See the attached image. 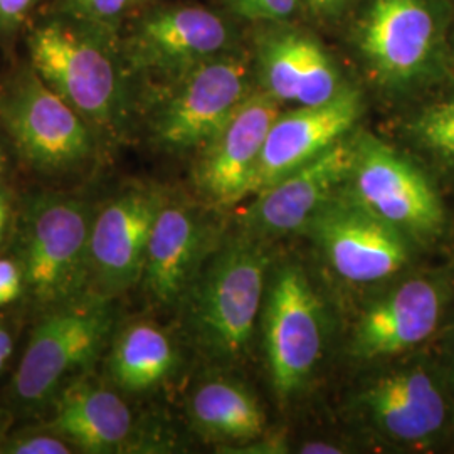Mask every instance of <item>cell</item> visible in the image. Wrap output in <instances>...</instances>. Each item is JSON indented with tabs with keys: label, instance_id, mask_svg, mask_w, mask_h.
Instances as JSON below:
<instances>
[{
	"label": "cell",
	"instance_id": "cell-1",
	"mask_svg": "<svg viewBox=\"0 0 454 454\" xmlns=\"http://www.w3.org/2000/svg\"><path fill=\"white\" fill-rule=\"evenodd\" d=\"M271 258L270 241L241 232L195 276L189 288L187 330L206 357L232 364L249 354Z\"/></svg>",
	"mask_w": 454,
	"mask_h": 454
},
{
	"label": "cell",
	"instance_id": "cell-2",
	"mask_svg": "<svg viewBox=\"0 0 454 454\" xmlns=\"http://www.w3.org/2000/svg\"><path fill=\"white\" fill-rule=\"evenodd\" d=\"M114 34L74 19L49 20L29 37L33 69L101 129H114L127 110V82L114 48Z\"/></svg>",
	"mask_w": 454,
	"mask_h": 454
},
{
	"label": "cell",
	"instance_id": "cell-3",
	"mask_svg": "<svg viewBox=\"0 0 454 454\" xmlns=\"http://www.w3.org/2000/svg\"><path fill=\"white\" fill-rule=\"evenodd\" d=\"M350 41L373 82L404 90L434 71L442 14L436 0H365Z\"/></svg>",
	"mask_w": 454,
	"mask_h": 454
},
{
	"label": "cell",
	"instance_id": "cell-4",
	"mask_svg": "<svg viewBox=\"0 0 454 454\" xmlns=\"http://www.w3.org/2000/svg\"><path fill=\"white\" fill-rule=\"evenodd\" d=\"M88 206L73 197L41 195L22 215V275L39 303L74 298L91 276Z\"/></svg>",
	"mask_w": 454,
	"mask_h": 454
},
{
	"label": "cell",
	"instance_id": "cell-5",
	"mask_svg": "<svg viewBox=\"0 0 454 454\" xmlns=\"http://www.w3.org/2000/svg\"><path fill=\"white\" fill-rule=\"evenodd\" d=\"M261 313L268 372L285 404L307 387L324 352V309L301 266L286 262L276 268Z\"/></svg>",
	"mask_w": 454,
	"mask_h": 454
},
{
	"label": "cell",
	"instance_id": "cell-6",
	"mask_svg": "<svg viewBox=\"0 0 454 454\" xmlns=\"http://www.w3.org/2000/svg\"><path fill=\"white\" fill-rule=\"evenodd\" d=\"M343 192L406 238L431 239L444 223L438 194L421 170L371 135L356 138Z\"/></svg>",
	"mask_w": 454,
	"mask_h": 454
},
{
	"label": "cell",
	"instance_id": "cell-7",
	"mask_svg": "<svg viewBox=\"0 0 454 454\" xmlns=\"http://www.w3.org/2000/svg\"><path fill=\"white\" fill-rule=\"evenodd\" d=\"M153 120V133L170 150L204 146L224 127L251 90L249 59L231 51L177 78Z\"/></svg>",
	"mask_w": 454,
	"mask_h": 454
},
{
	"label": "cell",
	"instance_id": "cell-8",
	"mask_svg": "<svg viewBox=\"0 0 454 454\" xmlns=\"http://www.w3.org/2000/svg\"><path fill=\"white\" fill-rule=\"evenodd\" d=\"M0 120L20 153L39 168L66 170L93 152L86 120L34 69L2 91Z\"/></svg>",
	"mask_w": 454,
	"mask_h": 454
},
{
	"label": "cell",
	"instance_id": "cell-9",
	"mask_svg": "<svg viewBox=\"0 0 454 454\" xmlns=\"http://www.w3.org/2000/svg\"><path fill=\"white\" fill-rule=\"evenodd\" d=\"M345 281L369 285L399 273L409 261L406 236L343 192L315 212L303 229Z\"/></svg>",
	"mask_w": 454,
	"mask_h": 454
},
{
	"label": "cell",
	"instance_id": "cell-10",
	"mask_svg": "<svg viewBox=\"0 0 454 454\" xmlns=\"http://www.w3.org/2000/svg\"><path fill=\"white\" fill-rule=\"evenodd\" d=\"M112 326L106 305L66 309L37 325L14 375L17 403L39 407L49 401L67 373L95 360Z\"/></svg>",
	"mask_w": 454,
	"mask_h": 454
},
{
	"label": "cell",
	"instance_id": "cell-11",
	"mask_svg": "<svg viewBox=\"0 0 454 454\" xmlns=\"http://www.w3.org/2000/svg\"><path fill=\"white\" fill-rule=\"evenodd\" d=\"M234 44L232 27L217 12L200 5H167L137 19L125 52L138 69L179 78L234 51Z\"/></svg>",
	"mask_w": 454,
	"mask_h": 454
},
{
	"label": "cell",
	"instance_id": "cell-12",
	"mask_svg": "<svg viewBox=\"0 0 454 454\" xmlns=\"http://www.w3.org/2000/svg\"><path fill=\"white\" fill-rule=\"evenodd\" d=\"M356 157V138H341L309 163L262 189L241 217L243 232L273 241L303 231L325 202L341 192Z\"/></svg>",
	"mask_w": 454,
	"mask_h": 454
},
{
	"label": "cell",
	"instance_id": "cell-13",
	"mask_svg": "<svg viewBox=\"0 0 454 454\" xmlns=\"http://www.w3.org/2000/svg\"><path fill=\"white\" fill-rule=\"evenodd\" d=\"M357 409L377 436L416 448L434 442L451 414L441 382L421 365L377 377L358 394Z\"/></svg>",
	"mask_w": 454,
	"mask_h": 454
},
{
	"label": "cell",
	"instance_id": "cell-14",
	"mask_svg": "<svg viewBox=\"0 0 454 454\" xmlns=\"http://www.w3.org/2000/svg\"><path fill=\"white\" fill-rule=\"evenodd\" d=\"M281 114L279 101L266 93H251L239 108L202 146L195 179L215 206L229 207L254 194L261 153L268 131Z\"/></svg>",
	"mask_w": 454,
	"mask_h": 454
},
{
	"label": "cell",
	"instance_id": "cell-15",
	"mask_svg": "<svg viewBox=\"0 0 454 454\" xmlns=\"http://www.w3.org/2000/svg\"><path fill=\"white\" fill-rule=\"evenodd\" d=\"M163 202L159 191L131 189L110 200L93 221L91 276L105 296L127 292L142 279L146 246Z\"/></svg>",
	"mask_w": 454,
	"mask_h": 454
},
{
	"label": "cell",
	"instance_id": "cell-16",
	"mask_svg": "<svg viewBox=\"0 0 454 454\" xmlns=\"http://www.w3.org/2000/svg\"><path fill=\"white\" fill-rule=\"evenodd\" d=\"M444 290L431 278H409L362 311L350 352L360 360H382L406 354L427 340L444 309Z\"/></svg>",
	"mask_w": 454,
	"mask_h": 454
},
{
	"label": "cell",
	"instance_id": "cell-17",
	"mask_svg": "<svg viewBox=\"0 0 454 454\" xmlns=\"http://www.w3.org/2000/svg\"><path fill=\"white\" fill-rule=\"evenodd\" d=\"M362 108L360 93L347 86L326 103L278 114L264 142L253 195L340 142L356 127Z\"/></svg>",
	"mask_w": 454,
	"mask_h": 454
},
{
	"label": "cell",
	"instance_id": "cell-18",
	"mask_svg": "<svg viewBox=\"0 0 454 454\" xmlns=\"http://www.w3.org/2000/svg\"><path fill=\"white\" fill-rule=\"evenodd\" d=\"M286 24H271L256 41L264 91L298 106L322 105L340 95L347 86L330 52L311 34Z\"/></svg>",
	"mask_w": 454,
	"mask_h": 454
},
{
	"label": "cell",
	"instance_id": "cell-19",
	"mask_svg": "<svg viewBox=\"0 0 454 454\" xmlns=\"http://www.w3.org/2000/svg\"><path fill=\"white\" fill-rule=\"evenodd\" d=\"M206 226L199 214L179 202H163L146 246L142 281L159 305L182 300L204 258Z\"/></svg>",
	"mask_w": 454,
	"mask_h": 454
},
{
	"label": "cell",
	"instance_id": "cell-20",
	"mask_svg": "<svg viewBox=\"0 0 454 454\" xmlns=\"http://www.w3.org/2000/svg\"><path fill=\"white\" fill-rule=\"evenodd\" d=\"M51 429L86 453H114L130 441L133 414L112 390L74 382L59 395Z\"/></svg>",
	"mask_w": 454,
	"mask_h": 454
},
{
	"label": "cell",
	"instance_id": "cell-21",
	"mask_svg": "<svg viewBox=\"0 0 454 454\" xmlns=\"http://www.w3.org/2000/svg\"><path fill=\"white\" fill-rule=\"evenodd\" d=\"M195 429L223 442H253L264 436V411L243 384L214 377L194 390L189 404Z\"/></svg>",
	"mask_w": 454,
	"mask_h": 454
},
{
	"label": "cell",
	"instance_id": "cell-22",
	"mask_svg": "<svg viewBox=\"0 0 454 454\" xmlns=\"http://www.w3.org/2000/svg\"><path fill=\"white\" fill-rule=\"evenodd\" d=\"M177 352L160 326L137 322L127 326L114 341L110 372L125 390H148L163 382L176 367Z\"/></svg>",
	"mask_w": 454,
	"mask_h": 454
},
{
	"label": "cell",
	"instance_id": "cell-23",
	"mask_svg": "<svg viewBox=\"0 0 454 454\" xmlns=\"http://www.w3.org/2000/svg\"><path fill=\"white\" fill-rule=\"evenodd\" d=\"M409 130L422 148L454 167V97L424 108L411 121Z\"/></svg>",
	"mask_w": 454,
	"mask_h": 454
},
{
	"label": "cell",
	"instance_id": "cell-24",
	"mask_svg": "<svg viewBox=\"0 0 454 454\" xmlns=\"http://www.w3.org/2000/svg\"><path fill=\"white\" fill-rule=\"evenodd\" d=\"M145 0H61L67 16L105 33L118 27L144 5Z\"/></svg>",
	"mask_w": 454,
	"mask_h": 454
},
{
	"label": "cell",
	"instance_id": "cell-25",
	"mask_svg": "<svg viewBox=\"0 0 454 454\" xmlns=\"http://www.w3.org/2000/svg\"><path fill=\"white\" fill-rule=\"evenodd\" d=\"M227 4L244 19L264 24H285L296 14L300 0H227Z\"/></svg>",
	"mask_w": 454,
	"mask_h": 454
},
{
	"label": "cell",
	"instance_id": "cell-26",
	"mask_svg": "<svg viewBox=\"0 0 454 454\" xmlns=\"http://www.w3.org/2000/svg\"><path fill=\"white\" fill-rule=\"evenodd\" d=\"M5 453L12 454H69L65 441L48 434L20 436L5 444Z\"/></svg>",
	"mask_w": 454,
	"mask_h": 454
},
{
	"label": "cell",
	"instance_id": "cell-27",
	"mask_svg": "<svg viewBox=\"0 0 454 454\" xmlns=\"http://www.w3.org/2000/svg\"><path fill=\"white\" fill-rule=\"evenodd\" d=\"M37 0H0V33H14Z\"/></svg>",
	"mask_w": 454,
	"mask_h": 454
},
{
	"label": "cell",
	"instance_id": "cell-28",
	"mask_svg": "<svg viewBox=\"0 0 454 454\" xmlns=\"http://www.w3.org/2000/svg\"><path fill=\"white\" fill-rule=\"evenodd\" d=\"M22 270L14 261L0 260V307L14 301L22 290Z\"/></svg>",
	"mask_w": 454,
	"mask_h": 454
},
{
	"label": "cell",
	"instance_id": "cell-29",
	"mask_svg": "<svg viewBox=\"0 0 454 454\" xmlns=\"http://www.w3.org/2000/svg\"><path fill=\"white\" fill-rule=\"evenodd\" d=\"M309 14L318 20H335L347 11L350 0H303Z\"/></svg>",
	"mask_w": 454,
	"mask_h": 454
},
{
	"label": "cell",
	"instance_id": "cell-30",
	"mask_svg": "<svg viewBox=\"0 0 454 454\" xmlns=\"http://www.w3.org/2000/svg\"><path fill=\"white\" fill-rule=\"evenodd\" d=\"M300 453L305 454H337L341 453L340 446L330 444L324 441H315V442H307L301 446Z\"/></svg>",
	"mask_w": 454,
	"mask_h": 454
},
{
	"label": "cell",
	"instance_id": "cell-31",
	"mask_svg": "<svg viewBox=\"0 0 454 454\" xmlns=\"http://www.w3.org/2000/svg\"><path fill=\"white\" fill-rule=\"evenodd\" d=\"M11 354H12V337L4 326H0V373L4 372Z\"/></svg>",
	"mask_w": 454,
	"mask_h": 454
},
{
	"label": "cell",
	"instance_id": "cell-32",
	"mask_svg": "<svg viewBox=\"0 0 454 454\" xmlns=\"http://www.w3.org/2000/svg\"><path fill=\"white\" fill-rule=\"evenodd\" d=\"M7 221H9V200H7V195L4 192V189L0 187V238L5 231Z\"/></svg>",
	"mask_w": 454,
	"mask_h": 454
},
{
	"label": "cell",
	"instance_id": "cell-33",
	"mask_svg": "<svg viewBox=\"0 0 454 454\" xmlns=\"http://www.w3.org/2000/svg\"><path fill=\"white\" fill-rule=\"evenodd\" d=\"M4 168H5V155H4V150L0 146V174L4 172Z\"/></svg>",
	"mask_w": 454,
	"mask_h": 454
},
{
	"label": "cell",
	"instance_id": "cell-34",
	"mask_svg": "<svg viewBox=\"0 0 454 454\" xmlns=\"http://www.w3.org/2000/svg\"><path fill=\"white\" fill-rule=\"evenodd\" d=\"M0 453H5V446L2 444V441H0Z\"/></svg>",
	"mask_w": 454,
	"mask_h": 454
},
{
	"label": "cell",
	"instance_id": "cell-35",
	"mask_svg": "<svg viewBox=\"0 0 454 454\" xmlns=\"http://www.w3.org/2000/svg\"><path fill=\"white\" fill-rule=\"evenodd\" d=\"M453 373H454V367H453Z\"/></svg>",
	"mask_w": 454,
	"mask_h": 454
}]
</instances>
